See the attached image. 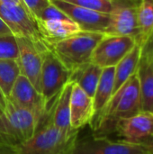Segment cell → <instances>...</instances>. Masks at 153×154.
Segmentation results:
<instances>
[{"label": "cell", "mask_w": 153, "mask_h": 154, "mask_svg": "<svg viewBox=\"0 0 153 154\" xmlns=\"http://www.w3.org/2000/svg\"><path fill=\"white\" fill-rule=\"evenodd\" d=\"M64 1L92 11L108 14L112 11L114 5V0H64Z\"/></svg>", "instance_id": "cell-24"}, {"label": "cell", "mask_w": 153, "mask_h": 154, "mask_svg": "<svg viewBox=\"0 0 153 154\" xmlns=\"http://www.w3.org/2000/svg\"><path fill=\"white\" fill-rule=\"evenodd\" d=\"M38 30L47 44L61 41L78 32V25L71 20H36Z\"/></svg>", "instance_id": "cell-16"}, {"label": "cell", "mask_w": 153, "mask_h": 154, "mask_svg": "<svg viewBox=\"0 0 153 154\" xmlns=\"http://www.w3.org/2000/svg\"><path fill=\"white\" fill-rule=\"evenodd\" d=\"M142 111L140 86L136 71L113 95L101 116L91 125L93 135L107 137L115 132L116 125L121 120L133 116Z\"/></svg>", "instance_id": "cell-1"}, {"label": "cell", "mask_w": 153, "mask_h": 154, "mask_svg": "<svg viewBox=\"0 0 153 154\" xmlns=\"http://www.w3.org/2000/svg\"><path fill=\"white\" fill-rule=\"evenodd\" d=\"M4 114L9 133L16 145L33 137L38 128V122L31 112L17 106L7 99Z\"/></svg>", "instance_id": "cell-11"}, {"label": "cell", "mask_w": 153, "mask_h": 154, "mask_svg": "<svg viewBox=\"0 0 153 154\" xmlns=\"http://www.w3.org/2000/svg\"><path fill=\"white\" fill-rule=\"evenodd\" d=\"M104 36L103 32L80 31L61 41L49 43L47 46L72 72L80 66L91 62L92 54Z\"/></svg>", "instance_id": "cell-3"}, {"label": "cell", "mask_w": 153, "mask_h": 154, "mask_svg": "<svg viewBox=\"0 0 153 154\" xmlns=\"http://www.w3.org/2000/svg\"><path fill=\"white\" fill-rule=\"evenodd\" d=\"M137 145H140L146 154H153V134Z\"/></svg>", "instance_id": "cell-28"}, {"label": "cell", "mask_w": 153, "mask_h": 154, "mask_svg": "<svg viewBox=\"0 0 153 154\" xmlns=\"http://www.w3.org/2000/svg\"><path fill=\"white\" fill-rule=\"evenodd\" d=\"M20 75L21 71L17 60H0V88L6 98L9 97Z\"/></svg>", "instance_id": "cell-22"}, {"label": "cell", "mask_w": 153, "mask_h": 154, "mask_svg": "<svg viewBox=\"0 0 153 154\" xmlns=\"http://www.w3.org/2000/svg\"><path fill=\"white\" fill-rule=\"evenodd\" d=\"M36 20L50 21V20H70V19L60 8H58L53 4H50L41 13L40 16Z\"/></svg>", "instance_id": "cell-26"}, {"label": "cell", "mask_w": 153, "mask_h": 154, "mask_svg": "<svg viewBox=\"0 0 153 154\" xmlns=\"http://www.w3.org/2000/svg\"><path fill=\"white\" fill-rule=\"evenodd\" d=\"M0 146L10 148V149H13L14 147L16 146L14 139L12 138L9 133L4 111H2L1 109H0Z\"/></svg>", "instance_id": "cell-25"}, {"label": "cell", "mask_w": 153, "mask_h": 154, "mask_svg": "<svg viewBox=\"0 0 153 154\" xmlns=\"http://www.w3.org/2000/svg\"><path fill=\"white\" fill-rule=\"evenodd\" d=\"M142 48L140 43H136L133 49L124 57L115 67V87L114 94L133 75L136 73L142 53Z\"/></svg>", "instance_id": "cell-20"}, {"label": "cell", "mask_w": 153, "mask_h": 154, "mask_svg": "<svg viewBox=\"0 0 153 154\" xmlns=\"http://www.w3.org/2000/svg\"><path fill=\"white\" fill-rule=\"evenodd\" d=\"M147 43H148V45H149V47H150V49H151V54H152L153 57V33L151 38L150 39V41H149Z\"/></svg>", "instance_id": "cell-32"}, {"label": "cell", "mask_w": 153, "mask_h": 154, "mask_svg": "<svg viewBox=\"0 0 153 154\" xmlns=\"http://www.w3.org/2000/svg\"><path fill=\"white\" fill-rule=\"evenodd\" d=\"M73 154H146L137 144L112 141L106 136H87L78 139Z\"/></svg>", "instance_id": "cell-10"}, {"label": "cell", "mask_w": 153, "mask_h": 154, "mask_svg": "<svg viewBox=\"0 0 153 154\" xmlns=\"http://www.w3.org/2000/svg\"><path fill=\"white\" fill-rule=\"evenodd\" d=\"M139 0H114L109 14V23L105 34L130 36L139 41L140 32L137 22V5Z\"/></svg>", "instance_id": "cell-6"}, {"label": "cell", "mask_w": 153, "mask_h": 154, "mask_svg": "<svg viewBox=\"0 0 153 154\" xmlns=\"http://www.w3.org/2000/svg\"><path fill=\"white\" fill-rule=\"evenodd\" d=\"M6 103H7V98L5 97V96L4 95L3 91L0 88V109L2 111H4L5 109Z\"/></svg>", "instance_id": "cell-30"}, {"label": "cell", "mask_w": 153, "mask_h": 154, "mask_svg": "<svg viewBox=\"0 0 153 154\" xmlns=\"http://www.w3.org/2000/svg\"><path fill=\"white\" fill-rule=\"evenodd\" d=\"M115 87V67L104 68L101 73V77L96 87L95 95L93 97L94 103V117L90 124L92 125L101 116L109 101L114 95Z\"/></svg>", "instance_id": "cell-18"}, {"label": "cell", "mask_w": 153, "mask_h": 154, "mask_svg": "<svg viewBox=\"0 0 153 154\" xmlns=\"http://www.w3.org/2000/svg\"><path fill=\"white\" fill-rule=\"evenodd\" d=\"M18 56L16 36L13 33L0 34V60H17Z\"/></svg>", "instance_id": "cell-23"}, {"label": "cell", "mask_w": 153, "mask_h": 154, "mask_svg": "<svg viewBox=\"0 0 153 154\" xmlns=\"http://www.w3.org/2000/svg\"><path fill=\"white\" fill-rule=\"evenodd\" d=\"M137 22L140 37L137 43L144 46L153 33V0H139L137 5Z\"/></svg>", "instance_id": "cell-21"}, {"label": "cell", "mask_w": 153, "mask_h": 154, "mask_svg": "<svg viewBox=\"0 0 153 154\" xmlns=\"http://www.w3.org/2000/svg\"><path fill=\"white\" fill-rule=\"evenodd\" d=\"M7 99L17 106L31 112L35 116L38 126L48 114L41 94L22 74L17 78Z\"/></svg>", "instance_id": "cell-8"}, {"label": "cell", "mask_w": 153, "mask_h": 154, "mask_svg": "<svg viewBox=\"0 0 153 154\" xmlns=\"http://www.w3.org/2000/svg\"><path fill=\"white\" fill-rule=\"evenodd\" d=\"M136 43V40L130 36L105 34L92 54L91 62L102 69L115 67Z\"/></svg>", "instance_id": "cell-7"}, {"label": "cell", "mask_w": 153, "mask_h": 154, "mask_svg": "<svg viewBox=\"0 0 153 154\" xmlns=\"http://www.w3.org/2000/svg\"><path fill=\"white\" fill-rule=\"evenodd\" d=\"M78 132H63L56 128L48 112L33 137L13 148V154H73Z\"/></svg>", "instance_id": "cell-2"}, {"label": "cell", "mask_w": 153, "mask_h": 154, "mask_svg": "<svg viewBox=\"0 0 153 154\" xmlns=\"http://www.w3.org/2000/svg\"><path fill=\"white\" fill-rule=\"evenodd\" d=\"M70 73L49 47L42 51L41 94L44 99L47 113L60 91L69 82Z\"/></svg>", "instance_id": "cell-4"}, {"label": "cell", "mask_w": 153, "mask_h": 154, "mask_svg": "<svg viewBox=\"0 0 153 154\" xmlns=\"http://www.w3.org/2000/svg\"><path fill=\"white\" fill-rule=\"evenodd\" d=\"M142 110L153 114V57L151 49L146 43L137 69Z\"/></svg>", "instance_id": "cell-15"}, {"label": "cell", "mask_w": 153, "mask_h": 154, "mask_svg": "<svg viewBox=\"0 0 153 154\" xmlns=\"http://www.w3.org/2000/svg\"><path fill=\"white\" fill-rule=\"evenodd\" d=\"M72 82H69L57 97L50 112L53 125L66 133L73 132L70 126V93Z\"/></svg>", "instance_id": "cell-17"}, {"label": "cell", "mask_w": 153, "mask_h": 154, "mask_svg": "<svg viewBox=\"0 0 153 154\" xmlns=\"http://www.w3.org/2000/svg\"><path fill=\"white\" fill-rule=\"evenodd\" d=\"M51 4L60 8L71 21L76 23L80 31L105 33L108 23L109 14L92 11L64 0H50Z\"/></svg>", "instance_id": "cell-12"}, {"label": "cell", "mask_w": 153, "mask_h": 154, "mask_svg": "<svg viewBox=\"0 0 153 154\" xmlns=\"http://www.w3.org/2000/svg\"><path fill=\"white\" fill-rule=\"evenodd\" d=\"M0 18L14 35L28 38L39 46L47 45L38 30L36 20L22 0H0Z\"/></svg>", "instance_id": "cell-5"}, {"label": "cell", "mask_w": 153, "mask_h": 154, "mask_svg": "<svg viewBox=\"0 0 153 154\" xmlns=\"http://www.w3.org/2000/svg\"><path fill=\"white\" fill-rule=\"evenodd\" d=\"M0 154H13V149L0 146Z\"/></svg>", "instance_id": "cell-31"}, {"label": "cell", "mask_w": 153, "mask_h": 154, "mask_svg": "<svg viewBox=\"0 0 153 154\" xmlns=\"http://www.w3.org/2000/svg\"><path fill=\"white\" fill-rule=\"evenodd\" d=\"M103 69L93 62L80 66L70 73L69 82L77 84L85 93L93 97Z\"/></svg>", "instance_id": "cell-19"}, {"label": "cell", "mask_w": 153, "mask_h": 154, "mask_svg": "<svg viewBox=\"0 0 153 154\" xmlns=\"http://www.w3.org/2000/svg\"><path fill=\"white\" fill-rule=\"evenodd\" d=\"M22 1L35 20L38 19L41 13L51 4L50 0H22Z\"/></svg>", "instance_id": "cell-27"}, {"label": "cell", "mask_w": 153, "mask_h": 154, "mask_svg": "<svg viewBox=\"0 0 153 154\" xmlns=\"http://www.w3.org/2000/svg\"><path fill=\"white\" fill-rule=\"evenodd\" d=\"M115 133L123 142L139 144L153 134V114L142 111L123 119L117 124Z\"/></svg>", "instance_id": "cell-13"}, {"label": "cell", "mask_w": 153, "mask_h": 154, "mask_svg": "<svg viewBox=\"0 0 153 154\" xmlns=\"http://www.w3.org/2000/svg\"><path fill=\"white\" fill-rule=\"evenodd\" d=\"M70 126L79 132L86 125H90L95 110L93 97L85 93L77 84L72 82L70 93Z\"/></svg>", "instance_id": "cell-14"}, {"label": "cell", "mask_w": 153, "mask_h": 154, "mask_svg": "<svg viewBox=\"0 0 153 154\" xmlns=\"http://www.w3.org/2000/svg\"><path fill=\"white\" fill-rule=\"evenodd\" d=\"M7 33H12V32L8 28V26L3 22V20L0 18V34H7Z\"/></svg>", "instance_id": "cell-29"}, {"label": "cell", "mask_w": 153, "mask_h": 154, "mask_svg": "<svg viewBox=\"0 0 153 154\" xmlns=\"http://www.w3.org/2000/svg\"><path fill=\"white\" fill-rule=\"evenodd\" d=\"M16 41L19 49L17 62L21 74L26 77L41 93L42 51L46 50L48 46H39L30 39L22 36H16Z\"/></svg>", "instance_id": "cell-9"}]
</instances>
